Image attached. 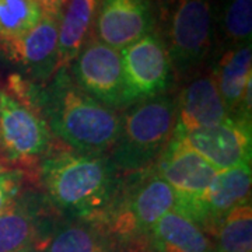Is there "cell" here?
I'll return each mask as SVG.
<instances>
[{
  "mask_svg": "<svg viewBox=\"0 0 252 252\" xmlns=\"http://www.w3.org/2000/svg\"><path fill=\"white\" fill-rule=\"evenodd\" d=\"M21 104L41 115L51 133L74 152L108 153L119 133L118 111L86 94L67 69L58 70L42 87L30 83Z\"/></svg>",
  "mask_w": 252,
  "mask_h": 252,
  "instance_id": "obj_1",
  "label": "cell"
},
{
  "mask_svg": "<svg viewBox=\"0 0 252 252\" xmlns=\"http://www.w3.org/2000/svg\"><path fill=\"white\" fill-rule=\"evenodd\" d=\"M121 172L107 153L62 152L39 164L46 198L69 219L97 220L117 198Z\"/></svg>",
  "mask_w": 252,
  "mask_h": 252,
  "instance_id": "obj_2",
  "label": "cell"
},
{
  "mask_svg": "<svg viewBox=\"0 0 252 252\" xmlns=\"http://www.w3.org/2000/svg\"><path fill=\"white\" fill-rule=\"evenodd\" d=\"M175 117L177 102L167 94L127 107L109 154L118 171L136 174L150 170L171 139Z\"/></svg>",
  "mask_w": 252,
  "mask_h": 252,
  "instance_id": "obj_3",
  "label": "cell"
},
{
  "mask_svg": "<svg viewBox=\"0 0 252 252\" xmlns=\"http://www.w3.org/2000/svg\"><path fill=\"white\" fill-rule=\"evenodd\" d=\"M130 175V182H122L112 205L94 221L104 225L129 250L139 252L146 248L153 225L175 209L177 198L157 171L146 170Z\"/></svg>",
  "mask_w": 252,
  "mask_h": 252,
  "instance_id": "obj_4",
  "label": "cell"
},
{
  "mask_svg": "<svg viewBox=\"0 0 252 252\" xmlns=\"http://www.w3.org/2000/svg\"><path fill=\"white\" fill-rule=\"evenodd\" d=\"M74 83L90 97L111 109L129 107L122 59L118 49L91 38L67 67Z\"/></svg>",
  "mask_w": 252,
  "mask_h": 252,
  "instance_id": "obj_5",
  "label": "cell"
},
{
  "mask_svg": "<svg viewBox=\"0 0 252 252\" xmlns=\"http://www.w3.org/2000/svg\"><path fill=\"white\" fill-rule=\"evenodd\" d=\"M52 133L41 115L0 91V153L7 161L32 165L45 158Z\"/></svg>",
  "mask_w": 252,
  "mask_h": 252,
  "instance_id": "obj_6",
  "label": "cell"
},
{
  "mask_svg": "<svg viewBox=\"0 0 252 252\" xmlns=\"http://www.w3.org/2000/svg\"><path fill=\"white\" fill-rule=\"evenodd\" d=\"M129 107L162 95L171 83L172 64L160 36L149 32L119 51Z\"/></svg>",
  "mask_w": 252,
  "mask_h": 252,
  "instance_id": "obj_7",
  "label": "cell"
},
{
  "mask_svg": "<svg viewBox=\"0 0 252 252\" xmlns=\"http://www.w3.org/2000/svg\"><path fill=\"white\" fill-rule=\"evenodd\" d=\"M213 35V14L209 0H178L170 23L168 55L172 67L188 73L205 61Z\"/></svg>",
  "mask_w": 252,
  "mask_h": 252,
  "instance_id": "obj_8",
  "label": "cell"
},
{
  "mask_svg": "<svg viewBox=\"0 0 252 252\" xmlns=\"http://www.w3.org/2000/svg\"><path fill=\"white\" fill-rule=\"evenodd\" d=\"M172 136L185 142L219 171L251 164V121L245 118L231 117L219 125Z\"/></svg>",
  "mask_w": 252,
  "mask_h": 252,
  "instance_id": "obj_9",
  "label": "cell"
},
{
  "mask_svg": "<svg viewBox=\"0 0 252 252\" xmlns=\"http://www.w3.org/2000/svg\"><path fill=\"white\" fill-rule=\"evenodd\" d=\"M251 184V164L219 171L216 178L199 198L175 210L192 219L213 237L217 223L223 216L233 207L250 199Z\"/></svg>",
  "mask_w": 252,
  "mask_h": 252,
  "instance_id": "obj_10",
  "label": "cell"
},
{
  "mask_svg": "<svg viewBox=\"0 0 252 252\" xmlns=\"http://www.w3.org/2000/svg\"><path fill=\"white\" fill-rule=\"evenodd\" d=\"M156 171L174 190L175 209L199 198L219 174L210 162L175 136H171L160 156Z\"/></svg>",
  "mask_w": 252,
  "mask_h": 252,
  "instance_id": "obj_11",
  "label": "cell"
},
{
  "mask_svg": "<svg viewBox=\"0 0 252 252\" xmlns=\"http://www.w3.org/2000/svg\"><path fill=\"white\" fill-rule=\"evenodd\" d=\"M99 42L124 49L152 32L153 13L149 0H101L95 17Z\"/></svg>",
  "mask_w": 252,
  "mask_h": 252,
  "instance_id": "obj_12",
  "label": "cell"
},
{
  "mask_svg": "<svg viewBox=\"0 0 252 252\" xmlns=\"http://www.w3.org/2000/svg\"><path fill=\"white\" fill-rule=\"evenodd\" d=\"M231 117L219 93L215 74H203L188 83L181 93L172 133L182 135L219 125Z\"/></svg>",
  "mask_w": 252,
  "mask_h": 252,
  "instance_id": "obj_13",
  "label": "cell"
},
{
  "mask_svg": "<svg viewBox=\"0 0 252 252\" xmlns=\"http://www.w3.org/2000/svg\"><path fill=\"white\" fill-rule=\"evenodd\" d=\"M59 18L44 14L27 34L4 46L38 81H49L56 73Z\"/></svg>",
  "mask_w": 252,
  "mask_h": 252,
  "instance_id": "obj_14",
  "label": "cell"
},
{
  "mask_svg": "<svg viewBox=\"0 0 252 252\" xmlns=\"http://www.w3.org/2000/svg\"><path fill=\"white\" fill-rule=\"evenodd\" d=\"M39 252H133L94 220L67 219L51 227Z\"/></svg>",
  "mask_w": 252,
  "mask_h": 252,
  "instance_id": "obj_15",
  "label": "cell"
},
{
  "mask_svg": "<svg viewBox=\"0 0 252 252\" xmlns=\"http://www.w3.org/2000/svg\"><path fill=\"white\" fill-rule=\"evenodd\" d=\"M149 252H215L213 237L178 210H171L153 225L146 240Z\"/></svg>",
  "mask_w": 252,
  "mask_h": 252,
  "instance_id": "obj_16",
  "label": "cell"
},
{
  "mask_svg": "<svg viewBox=\"0 0 252 252\" xmlns=\"http://www.w3.org/2000/svg\"><path fill=\"white\" fill-rule=\"evenodd\" d=\"M52 225L42 220L39 209L28 199L16 200L0 215V252L38 248Z\"/></svg>",
  "mask_w": 252,
  "mask_h": 252,
  "instance_id": "obj_17",
  "label": "cell"
},
{
  "mask_svg": "<svg viewBox=\"0 0 252 252\" xmlns=\"http://www.w3.org/2000/svg\"><path fill=\"white\" fill-rule=\"evenodd\" d=\"M101 0H69L59 18L56 72L67 69L80 52L95 23Z\"/></svg>",
  "mask_w": 252,
  "mask_h": 252,
  "instance_id": "obj_18",
  "label": "cell"
},
{
  "mask_svg": "<svg viewBox=\"0 0 252 252\" xmlns=\"http://www.w3.org/2000/svg\"><path fill=\"white\" fill-rule=\"evenodd\" d=\"M221 99L233 117H238L244 95L252 84L251 44L237 46L223 56L215 74Z\"/></svg>",
  "mask_w": 252,
  "mask_h": 252,
  "instance_id": "obj_19",
  "label": "cell"
},
{
  "mask_svg": "<svg viewBox=\"0 0 252 252\" xmlns=\"http://www.w3.org/2000/svg\"><path fill=\"white\" fill-rule=\"evenodd\" d=\"M215 252H252L251 200L233 207L213 231Z\"/></svg>",
  "mask_w": 252,
  "mask_h": 252,
  "instance_id": "obj_20",
  "label": "cell"
},
{
  "mask_svg": "<svg viewBox=\"0 0 252 252\" xmlns=\"http://www.w3.org/2000/svg\"><path fill=\"white\" fill-rule=\"evenodd\" d=\"M44 16L35 0H0V45L7 46L27 34Z\"/></svg>",
  "mask_w": 252,
  "mask_h": 252,
  "instance_id": "obj_21",
  "label": "cell"
},
{
  "mask_svg": "<svg viewBox=\"0 0 252 252\" xmlns=\"http://www.w3.org/2000/svg\"><path fill=\"white\" fill-rule=\"evenodd\" d=\"M221 26L225 38L234 45L251 44L252 0H227Z\"/></svg>",
  "mask_w": 252,
  "mask_h": 252,
  "instance_id": "obj_22",
  "label": "cell"
},
{
  "mask_svg": "<svg viewBox=\"0 0 252 252\" xmlns=\"http://www.w3.org/2000/svg\"><path fill=\"white\" fill-rule=\"evenodd\" d=\"M24 184V174L21 170H1L0 171V215L16 203L20 198Z\"/></svg>",
  "mask_w": 252,
  "mask_h": 252,
  "instance_id": "obj_23",
  "label": "cell"
},
{
  "mask_svg": "<svg viewBox=\"0 0 252 252\" xmlns=\"http://www.w3.org/2000/svg\"><path fill=\"white\" fill-rule=\"evenodd\" d=\"M35 1L41 4V7L44 10V14L61 17L63 7L69 0H35Z\"/></svg>",
  "mask_w": 252,
  "mask_h": 252,
  "instance_id": "obj_24",
  "label": "cell"
},
{
  "mask_svg": "<svg viewBox=\"0 0 252 252\" xmlns=\"http://www.w3.org/2000/svg\"><path fill=\"white\" fill-rule=\"evenodd\" d=\"M21 252H39L36 248H30V250H26V251H21Z\"/></svg>",
  "mask_w": 252,
  "mask_h": 252,
  "instance_id": "obj_25",
  "label": "cell"
},
{
  "mask_svg": "<svg viewBox=\"0 0 252 252\" xmlns=\"http://www.w3.org/2000/svg\"><path fill=\"white\" fill-rule=\"evenodd\" d=\"M1 170H3V167H1V165H0V171H1Z\"/></svg>",
  "mask_w": 252,
  "mask_h": 252,
  "instance_id": "obj_26",
  "label": "cell"
}]
</instances>
